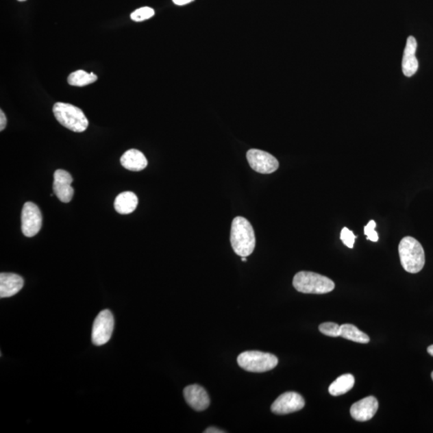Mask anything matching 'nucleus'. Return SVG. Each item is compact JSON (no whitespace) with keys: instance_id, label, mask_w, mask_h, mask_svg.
Here are the masks:
<instances>
[{"instance_id":"nucleus-1","label":"nucleus","mask_w":433,"mask_h":433,"mask_svg":"<svg viewBox=\"0 0 433 433\" xmlns=\"http://www.w3.org/2000/svg\"><path fill=\"white\" fill-rule=\"evenodd\" d=\"M230 243L234 251L240 257H248L255 249V232L251 224L243 216L234 219L230 232Z\"/></svg>"},{"instance_id":"nucleus-2","label":"nucleus","mask_w":433,"mask_h":433,"mask_svg":"<svg viewBox=\"0 0 433 433\" xmlns=\"http://www.w3.org/2000/svg\"><path fill=\"white\" fill-rule=\"evenodd\" d=\"M399 255L404 269L411 274H417L425 267V251L416 238H404L399 245Z\"/></svg>"},{"instance_id":"nucleus-3","label":"nucleus","mask_w":433,"mask_h":433,"mask_svg":"<svg viewBox=\"0 0 433 433\" xmlns=\"http://www.w3.org/2000/svg\"><path fill=\"white\" fill-rule=\"evenodd\" d=\"M293 286L299 293L323 295L335 289V282L317 273L300 271L294 277Z\"/></svg>"},{"instance_id":"nucleus-4","label":"nucleus","mask_w":433,"mask_h":433,"mask_svg":"<svg viewBox=\"0 0 433 433\" xmlns=\"http://www.w3.org/2000/svg\"><path fill=\"white\" fill-rule=\"evenodd\" d=\"M53 114L60 124L75 133H82L88 129L87 117L77 106L58 102L53 106Z\"/></svg>"},{"instance_id":"nucleus-5","label":"nucleus","mask_w":433,"mask_h":433,"mask_svg":"<svg viewBox=\"0 0 433 433\" xmlns=\"http://www.w3.org/2000/svg\"><path fill=\"white\" fill-rule=\"evenodd\" d=\"M277 363L275 356L258 351H245L238 357V365L251 373H266L274 369Z\"/></svg>"},{"instance_id":"nucleus-6","label":"nucleus","mask_w":433,"mask_h":433,"mask_svg":"<svg viewBox=\"0 0 433 433\" xmlns=\"http://www.w3.org/2000/svg\"><path fill=\"white\" fill-rule=\"evenodd\" d=\"M114 329V318L110 310L99 313L94 321L92 341L94 345L102 346L110 341Z\"/></svg>"},{"instance_id":"nucleus-7","label":"nucleus","mask_w":433,"mask_h":433,"mask_svg":"<svg viewBox=\"0 0 433 433\" xmlns=\"http://www.w3.org/2000/svg\"><path fill=\"white\" fill-rule=\"evenodd\" d=\"M21 222L22 232L25 236H36L39 233L43 222L39 207L33 202H26L22 210Z\"/></svg>"},{"instance_id":"nucleus-8","label":"nucleus","mask_w":433,"mask_h":433,"mask_svg":"<svg viewBox=\"0 0 433 433\" xmlns=\"http://www.w3.org/2000/svg\"><path fill=\"white\" fill-rule=\"evenodd\" d=\"M247 161L253 171L262 173L270 174L279 169L280 163L277 160L269 153L260 149H249L247 153Z\"/></svg>"},{"instance_id":"nucleus-9","label":"nucleus","mask_w":433,"mask_h":433,"mask_svg":"<svg viewBox=\"0 0 433 433\" xmlns=\"http://www.w3.org/2000/svg\"><path fill=\"white\" fill-rule=\"evenodd\" d=\"M305 401L302 395L295 392L282 394L276 401L272 404L271 411L277 415H286L303 409Z\"/></svg>"},{"instance_id":"nucleus-10","label":"nucleus","mask_w":433,"mask_h":433,"mask_svg":"<svg viewBox=\"0 0 433 433\" xmlns=\"http://www.w3.org/2000/svg\"><path fill=\"white\" fill-rule=\"evenodd\" d=\"M71 174L63 169H58L54 173L53 191L56 197L64 203H69L73 199L74 189Z\"/></svg>"},{"instance_id":"nucleus-11","label":"nucleus","mask_w":433,"mask_h":433,"mask_svg":"<svg viewBox=\"0 0 433 433\" xmlns=\"http://www.w3.org/2000/svg\"><path fill=\"white\" fill-rule=\"evenodd\" d=\"M378 408L379 403L375 397H365L352 404L350 410L351 416L357 421H368L373 418Z\"/></svg>"},{"instance_id":"nucleus-12","label":"nucleus","mask_w":433,"mask_h":433,"mask_svg":"<svg viewBox=\"0 0 433 433\" xmlns=\"http://www.w3.org/2000/svg\"><path fill=\"white\" fill-rule=\"evenodd\" d=\"M184 397L189 406L196 411H204L210 406V397L205 388L193 384L184 389Z\"/></svg>"},{"instance_id":"nucleus-13","label":"nucleus","mask_w":433,"mask_h":433,"mask_svg":"<svg viewBox=\"0 0 433 433\" xmlns=\"http://www.w3.org/2000/svg\"><path fill=\"white\" fill-rule=\"evenodd\" d=\"M417 42L413 36H409L404 49L402 60V71L404 76L411 77L416 74L419 68L416 58Z\"/></svg>"},{"instance_id":"nucleus-14","label":"nucleus","mask_w":433,"mask_h":433,"mask_svg":"<svg viewBox=\"0 0 433 433\" xmlns=\"http://www.w3.org/2000/svg\"><path fill=\"white\" fill-rule=\"evenodd\" d=\"M25 284L23 277L12 273H1L0 275V297L9 298L16 295Z\"/></svg>"},{"instance_id":"nucleus-15","label":"nucleus","mask_w":433,"mask_h":433,"mask_svg":"<svg viewBox=\"0 0 433 433\" xmlns=\"http://www.w3.org/2000/svg\"><path fill=\"white\" fill-rule=\"evenodd\" d=\"M122 166L130 171H141L148 166L145 155L136 149H129L121 158Z\"/></svg>"},{"instance_id":"nucleus-16","label":"nucleus","mask_w":433,"mask_h":433,"mask_svg":"<svg viewBox=\"0 0 433 433\" xmlns=\"http://www.w3.org/2000/svg\"><path fill=\"white\" fill-rule=\"evenodd\" d=\"M138 205V197L133 192L125 191L116 197L114 208L117 213L129 214L133 213Z\"/></svg>"},{"instance_id":"nucleus-17","label":"nucleus","mask_w":433,"mask_h":433,"mask_svg":"<svg viewBox=\"0 0 433 433\" xmlns=\"http://www.w3.org/2000/svg\"><path fill=\"white\" fill-rule=\"evenodd\" d=\"M355 378L351 374H345L338 378L329 387L328 391L333 397H338L349 392L354 387Z\"/></svg>"},{"instance_id":"nucleus-18","label":"nucleus","mask_w":433,"mask_h":433,"mask_svg":"<svg viewBox=\"0 0 433 433\" xmlns=\"http://www.w3.org/2000/svg\"><path fill=\"white\" fill-rule=\"evenodd\" d=\"M341 336L346 340L360 343H368L370 341V338L367 334L352 324L341 325Z\"/></svg>"},{"instance_id":"nucleus-19","label":"nucleus","mask_w":433,"mask_h":433,"mask_svg":"<svg viewBox=\"0 0 433 433\" xmlns=\"http://www.w3.org/2000/svg\"><path fill=\"white\" fill-rule=\"evenodd\" d=\"M97 81V77L93 73H88L84 70H77L71 73L68 78L70 86L84 87Z\"/></svg>"},{"instance_id":"nucleus-20","label":"nucleus","mask_w":433,"mask_h":433,"mask_svg":"<svg viewBox=\"0 0 433 433\" xmlns=\"http://www.w3.org/2000/svg\"><path fill=\"white\" fill-rule=\"evenodd\" d=\"M154 10L151 8L144 7L136 9L135 12L131 14V18L135 22H141L149 20L154 16Z\"/></svg>"},{"instance_id":"nucleus-21","label":"nucleus","mask_w":433,"mask_h":433,"mask_svg":"<svg viewBox=\"0 0 433 433\" xmlns=\"http://www.w3.org/2000/svg\"><path fill=\"white\" fill-rule=\"evenodd\" d=\"M319 329L320 332L323 333L325 336L331 337L341 336V326L337 323H323L319 325Z\"/></svg>"},{"instance_id":"nucleus-22","label":"nucleus","mask_w":433,"mask_h":433,"mask_svg":"<svg viewBox=\"0 0 433 433\" xmlns=\"http://www.w3.org/2000/svg\"><path fill=\"white\" fill-rule=\"evenodd\" d=\"M356 238L357 237L354 233H353L349 229L345 227L341 230V239L342 240L343 244H345L348 248L352 249L354 247Z\"/></svg>"},{"instance_id":"nucleus-23","label":"nucleus","mask_w":433,"mask_h":433,"mask_svg":"<svg viewBox=\"0 0 433 433\" xmlns=\"http://www.w3.org/2000/svg\"><path fill=\"white\" fill-rule=\"evenodd\" d=\"M375 227L376 223L375 221L371 220L364 227V234L367 235V239L373 243L378 242L379 240L378 234L375 230Z\"/></svg>"},{"instance_id":"nucleus-24","label":"nucleus","mask_w":433,"mask_h":433,"mask_svg":"<svg viewBox=\"0 0 433 433\" xmlns=\"http://www.w3.org/2000/svg\"><path fill=\"white\" fill-rule=\"evenodd\" d=\"M7 117L3 110L0 111V130L3 131L6 128Z\"/></svg>"},{"instance_id":"nucleus-25","label":"nucleus","mask_w":433,"mask_h":433,"mask_svg":"<svg viewBox=\"0 0 433 433\" xmlns=\"http://www.w3.org/2000/svg\"><path fill=\"white\" fill-rule=\"evenodd\" d=\"M194 1V0H173V2L178 6L186 5V4L190 3Z\"/></svg>"},{"instance_id":"nucleus-26","label":"nucleus","mask_w":433,"mask_h":433,"mask_svg":"<svg viewBox=\"0 0 433 433\" xmlns=\"http://www.w3.org/2000/svg\"><path fill=\"white\" fill-rule=\"evenodd\" d=\"M224 432H225L223 430H219V428H214V427H210L209 428H207V430L205 431V433H224Z\"/></svg>"},{"instance_id":"nucleus-27","label":"nucleus","mask_w":433,"mask_h":433,"mask_svg":"<svg viewBox=\"0 0 433 433\" xmlns=\"http://www.w3.org/2000/svg\"><path fill=\"white\" fill-rule=\"evenodd\" d=\"M427 351L428 352V354L433 356V345H430V347H428Z\"/></svg>"},{"instance_id":"nucleus-28","label":"nucleus","mask_w":433,"mask_h":433,"mask_svg":"<svg viewBox=\"0 0 433 433\" xmlns=\"http://www.w3.org/2000/svg\"><path fill=\"white\" fill-rule=\"evenodd\" d=\"M242 261L243 262H246L247 261V257H242Z\"/></svg>"},{"instance_id":"nucleus-29","label":"nucleus","mask_w":433,"mask_h":433,"mask_svg":"<svg viewBox=\"0 0 433 433\" xmlns=\"http://www.w3.org/2000/svg\"><path fill=\"white\" fill-rule=\"evenodd\" d=\"M18 1L23 2V1H26V0H18Z\"/></svg>"},{"instance_id":"nucleus-30","label":"nucleus","mask_w":433,"mask_h":433,"mask_svg":"<svg viewBox=\"0 0 433 433\" xmlns=\"http://www.w3.org/2000/svg\"><path fill=\"white\" fill-rule=\"evenodd\" d=\"M431 376H432V380H433V371H432V374H431Z\"/></svg>"}]
</instances>
